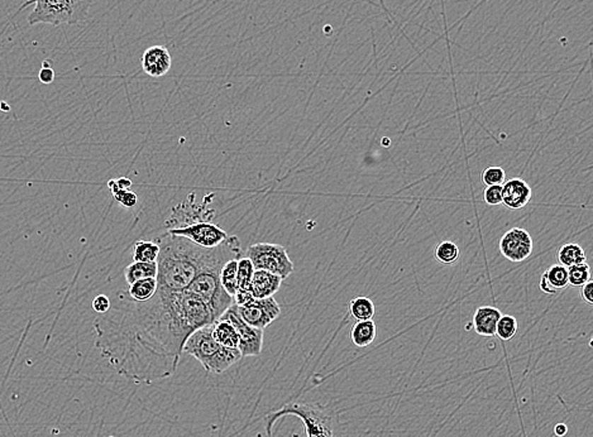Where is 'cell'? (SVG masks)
Segmentation results:
<instances>
[{
  "instance_id": "d6986e66",
  "label": "cell",
  "mask_w": 593,
  "mask_h": 437,
  "mask_svg": "<svg viewBox=\"0 0 593 437\" xmlns=\"http://www.w3.org/2000/svg\"><path fill=\"white\" fill-rule=\"evenodd\" d=\"M213 337L223 346L228 349H238L239 337L236 329L226 320H217L213 324Z\"/></svg>"
},
{
  "instance_id": "4dcf8cb0",
  "label": "cell",
  "mask_w": 593,
  "mask_h": 437,
  "mask_svg": "<svg viewBox=\"0 0 593 437\" xmlns=\"http://www.w3.org/2000/svg\"><path fill=\"white\" fill-rule=\"evenodd\" d=\"M480 181L486 186H502L506 181V173L502 167L490 165L480 173Z\"/></svg>"
},
{
  "instance_id": "3957f363",
  "label": "cell",
  "mask_w": 593,
  "mask_h": 437,
  "mask_svg": "<svg viewBox=\"0 0 593 437\" xmlns=\"http://www.w3.org/2000/svg\"><path fill=\"white\" fill-rule=\"evenodd\" d=\"M243 249L238 237L229 235L215 248L209 249L208 257L188 290L194 292L208 305L215 320L234 303L220 284V271L228 260L242 258Z\"/></svg>"
},
{
  "instance_id": "f546056e",
  "label": "cell",
  "mask_w": 593,
  "mask_h": 437,
  "mask_svg": "<svg viewBox=\"0 0 593 437\" xmlns=\"http://www.w3.org/2000/svg\"><path fill=\"white\" fill-rule=\"evenodd\" d=\"M108 186L113 194L114 200L119 202L120 205H123L127 209L136 206L137 202H138V196L134 192H132L129 190L119 189L117 183H115V180H110L108 182Z\"/></svg>"
},
{
  "instance_id": "d590c367",
  "label": "cell",
  "mask_w": 593,
  "mask_h": 437,
  "mask_svg": "<svg viewBox=\"0 0 593 437\" xmlns=\"http://www.w3.org/2000/svg\"><path fill=\"white\" fill-rule=\"evenodd\" d=\"M115 183H117L119 189L123 190H129L132 187V185H133L131 180L127 177H119L118 180H115Z\"/></svg>"
},
{
  "instance_id": "ac0fdd59",
  "label": "cell",
  "mask_w": 593,
  "mask_h": 437,
  "mask_svg": "<svg viewBox=\"0 0 593 437\" xmlns=\"http://www.w3.org/2000/svg\"><path fill=\"white\" fill-rule=\"evenodd\" d=\"M376 335H377V327L374 320L357 321L350 334V340L357 348H366L368 345H371L374 343Z\"/></svg>"
},
{
  "instance_id": "52a82bcc",
  "label": "cell",
  "mask_w": 593,
  "mask_h": 437,
  "mask_svg": "<svg viewBox=\"0 0 593 437\" xmlns=\"http://www.w3.org/2000/svg\"><path fill=\"white\" fill-rule=\"evenodd\" d=\"M255 269H263L286 279L294 272L295 266L287 255L285 247L272 243H257L252 244L246 250Z\"/></svg>"
},
{
  "instance_id": "f1b7e54d",
  "label": "cell",
  "mask_w": 593,
  "mask_h": 437,
  "mask_svg": "<svg viewBox=\"0 0 593 437\" xmlns=\"http://www.w3.org/2000/svg\"><path fill=\"white\" fill-rule=\"evenodd\" d=\"M568 271V284L573 287H582L591 281V268L587 263H581L567 268Z\"/></svg>"
},
{
  "instance_id": "4fadbf2b",
  "label": "cell",
  "mask_w": 593,
  "mask_h": 437,
  "mask_svg": "<svg viewBox=\"0 0 593 437\" xmlns=\"http://www.w3.org/2000/svg\"><path fill=\"white\" fill-rule=\"evenodd\" d=\"M173 59L165 46H152L142 54V70L146 75L160 78L171 70Z\"/></svg>"
},
{
  "instance_id": "603a6c76",
  "label": "cell",
  "mask_w": 593,
  "mask_h": 437,
  "mask_svg": "<svg viewBox=\"0 0 593 437\" xmlns=\"http://www.w3.org/2000/svg\"><path fill=\"white\" fill-rule=\"evenodd\" d=\"M160 255V245L156 242L138 240L133 247V262L152 263L157 262Z\"/></svg>"
},
{
  "instance_id": "9c48e42d",
  "label": "cell",
  "mask_w": 593,
  "mask_h": 437,
  "mask_svg": "<svg viewBox=\"0 0 593 437\" xmlns=\"http://www.w3.org/2000/svg\"><path fill=\"white\" fill-rule=\"evenodd\" d=\"M233 325L239 337V346L242 358L244 356H258L263 348V330L248 325L238 313L237 306L233 303L226 313L220 316Z\"/></svg>"
},
{
  "instance_id": "2e32d148",
  "label": "cell",
  "mask_w": 593,
  "mask_h": 437,
  "mask_svg": "<svg viewBox=\"0 0 593 437\" xmlns=\"http://www.w3.org/2000/svg\"><path fill=\"white\" fill-rule=\"evenodd\" d=\"M501 316H502L501 311L493 306H482L477 308L473 316V321H472L476 332L480 337H495L496 326Z\"/></svg>"
},
{
  "instance_id": "8992f818",
  "label": "cell",
  "mask_w": 593,
  "mask_h": 437,
  "mask_svg": "<svg viewBox=\"0 0 593 437\" xmlns=\"http://www.w3.org/2000/svg\"><path fill=\"white\" fill-rule=\"evenodd\" d=\"M94 0H27L21 11L35 4L28 17V24H50L59 27L62 24L81 23L88 18L90 6Z\"/></svg>"
},
{
  "instance_id": "e575fe53",
  "label": "cell",
  "mask_w": 593,
  "mask_h": 437,
  "mask_svg": "<svg viewBox=\"0 0 593 437\" xmlns=\"http://www.w3.org/2000/svg\"><path fill=\"white\" fill-rule=\"evenodd\" d=\"M593 282L588 281L587 284H583L581 287V297L583 302H586L588 305L593 303Z\"/></svg>"
},
{
  "instance_id": "7a4b0ae2",
  "label": "cell",
  "mask_w": 593,
  "mask_h": 437,
  "mask_svg": "<svg viewBox=\"0 0 593 437\" xmlns=\"http://www.w3.org/2000/svg\"><path fill=\"white\" fill-rule=\"evenodd\" d=\"M160 255L157 260V290L181 292L188 290L208 257L202 248L185 238L165 233L157 238Z\"/></svg>"
},
{
  "instance_id": "30bf717a",
  "label": "cell",
  "mask_w": 593,
  "mask_h": 437,
  "mask_svg": "<svg viewBox=\"0 0 593 437\" xmlns=\"http://www.w3.org/2000/svg\"><path fill=\"white\" fill-rule=\"evenodd\" d=\"M237 310L239 316L248 325L261 329V330H265L267 326L271 325L273 321L279 319L281 315L279 302L276 301L273 297L262 298V300L253 298L244 306H241V308L237 306Z\"/></svg>"
},
{
  "instance_id": "484cf974",
  "label": "cell",
  "mask_w": 593,
  "mask_h": 437,
  "mask_svg": "<svg viewBox=\"0 0 593 437\" xmlns=\"http://www.w3.org/2000/svg\"><path fill=\"white\" fill-rule=\"evenodd\" d=\"M255 271V267L247 257L238 260L237 291H251V281Z\"/></svg>"
},
{
  "instance_id": "5bb4252c",
  "label": "cell",
  "mask_w": 593,
  "mask_h": 437,
  "mask_svg": "<svg viewBox=\"0 0 593 437\" xmlns=\"http://www.w3.org/2000/svg\"><path fill=\"white\" fill-rule=\"evenodd\" d=\"M533 196V190L522 178H511L502 185V204L510 210L526 206Z\"/></svg>"
},
{
  "instance_id": "74e56055",
  "label": "cell",
  "mask_w": 593,
  "mask_h": 437,
  "mask_svg": "<svg viewBox=\"0 0 593 437\" xmlns=\"http://www.w3.org/2000/svg\"><path fill=\"white\" fill-rule=\"evenodd\" d=\"M0 107H0V109H1V110H4V112H8V110H11V107H9V105H6L4 101H1V103H0Z\"/></svg>"
},
{
  "instance_id": "6da1fadb",
  "label": "cell",
  "mask_w": 593,
  "mask_h": 437,
  "mask_svg": "<svg viewBox=\"0 0 593 437\" xmlns=\"http://www.w3.org/2000/svg\"><path fill=\"white\" fill-rule=\"evenodd\" d=\"M94 324L96 346L115 372L137 384L173 377L191 332L212 325V310L190 290H157L146 302L120 292Z\"/></svg>"
},
{
  "instance_id": "ba28073f",
  "label": "cell",
  "mask_w": 593,
  "mask_h": 437,
  "mask_svg": "<svg viewBox=\"0 0 593 437\" xmlns=\"http://www.w3.org/2000/svg\"><path fill=\"white\" fill-rule=\"evenodd\" d=\"M167 233L175 237L185 238L196 245L207 249L218 247L229 237L220 226L210 221H196L180 228H170L167 229Z\"/></svg>"
},
{
  "instance_id": "7402d4cb",
  "label": "cell",
  "mask_w": 593,
  "mask_h": 437,
  "mask_svg": "<svg viewBox=\"0 0 593 437\" xmlns=\"http://www.w3.org/2000/svg\"><path fill=\"white\" fill-rule=\"evenodd\" d=\"M558 260L559 263L565 268L575 266V264H581L586 262V253L585 249L582 248L581 245L575 244V243H570L565 244L562 248L559 249L558 252Z\"/></svg>"
},
{
  "instance_id": "ffe728a7",
  "label": "cell",
  "mask_w": 593,
  "mask_h": 437,
  "mask_svg": "<svg viewBox=\"0 0 593 437\" xmlns=\"http://www.w3.org/2000/svg\"><path fill=\"white\" fill-rule=\"evenodd\" d=\"M157 287H159L157 278H144V279H138L136 282L129 284V289H128L127 293L133 301L146 302L156 295Z\"/></svg>"
},
{
  "instance_id": "5b68a950",
  "label": "cell",
  "mask_w": 593,
  "mask_h": 437,
  "mask_svg": "<svg viewBox=\"0 0 593 437\" xmlns=\"http://www.w3.org/2000/svg\"><path fill=\"white\" fill-rule=\"evenodd\" d=\"M285 416H295L303 421L308 437H335V419L332 409L319 403L291 402L277 411H272L265 417L267 437L272 436V427L276 421Z\"/></svg>"
},
{
  "instance_id": "8fae6325",
  "label": "cell",
  "mask_w": 593,
  "mask_h": 437,
  "mask_svg": "<svg viewBox=\"0 0 593 437\" xmlns=\"http://www.w3.org/2000/svg\"><path fill=\"white\" fill-rule=\"evenodd\" d=\"M533 238L522 228H512L500 239V252L512 263H520L533 253Z\"/></svg>"
},
{
  "instance_id": "277c9868",
  "label": "cell",
  "mask_w": 593,
  "mask_h": 437,
  "mask_svg": "<svg viewBox=\"0 0 593 437\" xmlns=\"http://www.w3.org/2000/svg\"><path fill=\"white\" fill-rule=\"evenodd\" d=\"M185 354L195 358L209 373L221 374L242 359L238 349L220 345L213 337V324L191 332L183 349Z\"/></svg>"
},
{
  "instance_id": "4316f807",
  "label": "cell",
  "mask_w": 593,
  "mask_h": 437,
  "mask_svg": "<svg viewBox=\"0 0 593 437\" xmlns=\"http://www.w3.org/2000/svg\"><path fill=\"white\" fill-rule=\"evenodd\" d=\"M459 248H458L456 243L445 240L437 245L435 248V260H438L442 264H453L457 262L459 258Z\"/></svg>"
},
{
  "instance_id": "1f68e13d",
  "label": "cell",
  "mask_w": 593,
  "mask_h": 437,
  "mask_svg": "<svg viewBox=\"0 0 593 437\" xmlns=\"http://www.w3.org/2000/svg\"><path fill=\"white\" fill-rule=\"evenodd\" d=\"M483 200L490 206H498L502 204V186H487L483 192Z\"/></svg>"
},
{
  "instance_id": "cb8c5ba5",
  "label": "cell",
  "mask_w": 593,
  "mask_h": 437,
  "mask_svg": "<svg viewBox=\"0 0 593 437\" xmlns=\"http://www.w3.org/2000/svg\"><path fill=\"white\" fill-rule=\"evenodd\" d=\"M350 313L357 321H364V320L374 319L376 308L374 303L368 297H356L350 302L348 305Z\"/></svg>"
},
{
  "instance_id": "836d02e7",
  "label": "cell",
  "mask_w": 593,
  "mask_h": 437,
  "mask_svg": "<svg viewBox=\"0 0 593 437\" xmlns=\"http://www.w3.org/2000/svg\"><path fill=\"white\" fill-rule=\"evenodd\" d=\"M48 64H50V61H45V62L42 64L41 71L38 74V80H40L42 83H46V85L54 83V69H52L51 66L48 65Z\"/></svg>"
},
{
  "instance_id": "83f0119b",
  "label": "cell",
  "mask_w": 593,
  "mask_h": 437,
  "mask_svg": "<svg viewBox=\"0 0 593 437\" xmlns=\"http://www.w3.org/2000/svg\"><path fill=\"white\" fill-rule=\"evenodd\" d=\"M517 320L511 316V315H502L500 320H498L497 326H496V335H497L501 340L509 342L512 340V337H515L517 334Z\"/></svg>"
},
{
  "instance_id": "d4e9b609",
  "label": "cell",
  "mask_w": 593,
  "mask_h": 437,
  "mask_svg": "<svg viewBox=\"0 0 593 437\" xmlns=\"http://www.w3.org/2000/svg\"><path fill=\"white\" fill-rule=\"evenodd\" d=\"M238 260H231L220 271V284L228 295L234 297L237 292Z\"/></svg>"
},
{
  "instance_id": "9a60e30c",
  "label": "cell",
  "mask_w": 593,
  "mask_h": 437,
  "mask_svg": "<svg viewBox=\"0 0 593 437\" xmlns=\"http://www.w3.org/2000/svg\"><path fill=\"white\" fill-rule=\"evenodd\" d=\"M282 281V278L273 273L263 269H255L251 281V293L253 298L257 300L273 297L281 289Z\"/></svg>"
},
{
  "instance_id": "7c38bea8",
  "label": "cell",
  "mask_w": 593,
  "mask_h": 437,
  "mask_svg": "<svg viewBox=\"0 0 593 437\" xmlns=\"http://www.w3.org/2000/svg\"><path fill=\"white\" fill-rule=\"evenodd\" d=\"M192 196H189L186 202L178 204V206L173 209L171 216L166 221V226L170 228H180L185 225L192 224L196 221H210L214 216V210L208 209L209 202L212 200H204L202 204L197 205Z\"/></svg>"
},
{
  "instance_id": "d6a6232c",
  "label": "cell",
  "mask_w": 593,
  "mask_h": 437,
  "mask_svg": "<svg viewBox=\"0 0 593 437\" xmlns=\"http://www.w3.org/2000/svg\"><path fill=\"white\" fill-rule=\"evenodd\" d=\"M112 306V302L109 300V297L105 295L96 296V298L93 300V308L94 311L98 313H105Z\"/></svg>"
},
{
  "instance_id": "e0dca14e",
  "label": "cell",
  "mask_w": 593,
  "mask_h": 437,
  "mask_svg": "<svg viewBox=\"0 0 593 437\" xmlns=\"http://www.w3.org/2000/svg\"><path fill=\"white\" fill-rule=\"evenodd\" d=\"M568 286V271L562 264L549 267L540 279V290L546 295H555Z\"/></svg>"
},
{
  "instance_id": "44dd1931",
  "label": "cell",
  "mask_w": 593,
  "mask_h": 437,
  "mask_svg": "<svg viewBox=\"0 0 593 437\" xmlns=\"http://www.w3.org/2000/svg\"><path fill=\"white\" fill-rule=\"evenodd\" d=\"M157 262L143 263V262H133L125 269V282L132 284L138 279L144 278H157Z\"/></svg>"
},
{
  "instance_id": "8d00e7d4",
  "label": "cell",
  "mask_w": 593,
  "mask_h": 437,
  "mask_svg": "<svg viewBox=\"0 0 593 437\" xmlns=\"http://www.w3.org/2000/svg\"><path fill=\"white\" fill-rule=\"evenodd\" d=\"M567 431H568V427L564 424H558L554 429V432H555L557 436H564V435H567Z\"/></svg>"
}]
</instances>
